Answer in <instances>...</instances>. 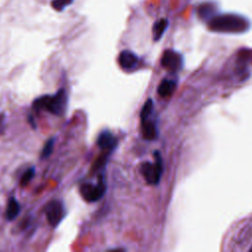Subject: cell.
<instances>
[{
    "label": "cell",
    "instance_id": "cell-2",
    "mask_svg": "<svg viewBox=\"0 0 252 252\" xmlns=\"http://www.w3.org/2000/svg\"><path fill=\"white\" fill-rule=\"evenodd\" d=\"M106 184H105V176L103 172H99L97 174L96 183L85 182L80 186V193L82 197L90 203H94L101 199V197L105 194Z\"/></svg>",
    "mask_w": 252,
    "mask_h": 252
},
{
    "label": "cell",
    "instance_id": "cell-16",
    "mask_svg": "<svg viewBox=\"0 0 252 252\" xmlns=\"http://www.w3.org/2000/svg\"><path fill=\"white\" fill-rule=\"evenodd\" d=\"M28 121H29V123L31 124V126H32L33 129H34V128H36V124H35V122L33 121V117H32V115H29Z\"/></svg>",
    "mask_w": 252,
    "mask_h": 252
},
{
    "label": "cell",
    "instance_id": "cell-6",
    "mask_svg": "<svg viewBox=\"0 0 252 252\" xmlns=\"http://www.w3.org/2000/svg\"><path fill=\"white\" fill-rule=\"evenodd\" d=\"M118 64L124 71H133L138 68L139 58L130 50H122L118 55Z\"/></svg>",
    "mask_w": 252,
    "mask_h": 252
},
{
    "label": "cell",
    "instance_id": "cell-9",
    "mask_svg": "<svg viewBox=\"0 0 252 252\" xmlns=\"http://www.w3.org/2000/svg\"><path fill=\"white\" fill-rule=\"evenodd\" d=\"M21 206L20 203L17 201V199L14 196H11L9 198V201L7 203L6 207V219L8 220H14L20 214Z\"/></svg>",
    "mask_w": 252,
    "mask_h": 252
},
{
    "label": "cell",
    "instance_id": "cell-8",
    "mask_svg": "<svg viewBox=\"0 0 252 252\" xmlns=\"http://www.w3.org/2000/svg\"><path fill=\"white\" fill-rule=\"evenodd\" d=\"M161 65L171 71H176L181 67V56L179 53L172 51V50H166L161 58Z\"/></svg>",
    "mask_w": 252,
    "mask_h": 252
},
{
    "label": "cell",
    "instance_id": "cell-12",
    "mask_svg": "<svg viewBox=\"0 0 252 252\" xmlns=\"http://www.w3.org/2000/svg\"><path fill=\"white\" fill-rule=\"evenodd\" d=\"M175 87V83L171 80H163L158 88V93L160 96H168L172 92H173V89Z\"/></svg>",
    "mask_w": 252,
    "mask_h": 252
},
{
    "label": "cell",
    "instance_id": "cell-15",
    "mask_svg": "<svg viewBox=\"0 0 252 252\" xmlns=\"http://www.w3.org/2000/svg\"><path fill=\"white\" fill-rule=\"evenodd\" d=\"M74 0H52L51 6L56 11H63L65 8L70 6Z\"/></svg>",
    "mask_w": 252,
    "mask_h": 252
},
{
    "label": "cell",
    "instance_id": "cell-10",
    "mask_svg": "<svg viewBox=\"0 0 252 252\" xmlns=\"http://www.w3.org/2000/svg\"><path fill=\"white\" fill-rule=\"evenodd\" d=\"M150 117L146 118V119H142V132H143V136L145 139L147 140H154L157 138L158 135V131H157V127L155 125V123L151 120H149Z\"/></svg>",
    "mask_w": 252,
    "mask_h": 252
},
{
    "label": "cell",
    "instance_id": "cell-11",
    "mask_svg": "<svg viewBox=\"0 0 252 252\" xmlns=\"http://www.w3.org/2000/svg\"><path fill=\"white\" fill-rule=\"evenodd\" d=\"M168 26V21L166 19H160L155 23L153 27V36L155 40H158L164 33Z\"/></svg>",
    "mask_w": 252,
    "mask_h": 252
},
{
    "label": "cell",
    "instance_id": "cell-4",
    "mask_svg": "<svg viewBox=\"0 0 252 252\" xmlns=\"http://www.w3.org/2000/svg\"><path fill=\"white\" fill-rule=\"evenodd\" d=\"M156 156L157 158L154 163L144 162L140 167V171L142 175L144 176V178L149 184H158L162 172L161 158L158 153H156Z\"/></svg>",
    "mask_w": 252,
    "mask_h": 252
},
{
    "label": "cell",
    "instance_id": "cell-7",
    "mask_svg": "<svg viewBox=\"0 0 252 252\" xmlns=\"http://www.w3.org/2000/svg\"><path fill=\"white\" fill-rule=\"evenodd\" d=\"M96 144L103 152L112 153L117 146V138L110 131L104 130L98 135Z\"/></svg>",
    "mask_w": 252,
    "mask_h": 252
},
{
    "label": "cell",
    "instance_id": "cell-5",
    "mask_svg": "<svg viewBox=\"0 0 252 252\" xmlns=\"http://www.w3.org/2000/svg\"><path fill=\"white\" fill-rule=\"evenodd\" d=\"M44 213L49 225L52 227H56L66 216L65 207L59 200L50 201L45 206Z\"/></svg>",
    "mask_w": 252,
    "mask_h": 252
},
{
    "label": "cell",
    "instance_id": "cell-1",
    "mask_svg": "<svg viewBox=\"0 0 252 252\" xmlns=\"http://www.w3.org/2000/svg\"><path fill=\"white\" fill-rule=\"evenodd\" d=\"M67 100V94L64 89H61L53 95H41L35 98L32 102V109L35 111L44 109L51 114L61 116L66 110Z\"/></svg>",
    "mask_w": 252,
    "mask_h": 252
},
{
    "label": "cell",
    "instance_id": "cell-3",
    "mask_svg": "<svg viewBox=\"0 0 252 252\" xmlns=\"http://www.w3.org/2000/svg\"><path fill=\"white\" fill-rule=\"evenodd\" d=\"M245 27L244 19L236 15L219 16L212 21V29L222 32H241Z\"/></svg>",
    "mask_w": 252,
    "mask_h": 252
},
{
    "label": "cell",
    "instance_id": "cell-13",
    "mask_svg": "<svg viewBox=\"0 0 252 252\" xmlns=\"http://www.w3.org/2000/svg\"><path fill=\"white\" fill-rule=\"evenodd\" d=\"M54 143H55L54 138H50L46 141V143L44 144V146L41 150V153H40V158L41 159L47 158L52 154V151H53V148H54Z\"/></svg>",
    "mask_w": 252,
    "mask_h": 252
},
{
    "label": "cell",
    "instance_id": "cell-14",
    "mask_svg": "<svg viewBox=\"0 0 252 252\" xmlns=\"http://www.w3.org/2000/svg\"><path fill=\"white\" fill-rule=\"evenodd\" d=\"M34 174H35V170L33 167H29L28 169H26V171L23 173L21 180H20L21 186H23V187L27 186L31 182V180L33 178Z\"/></svg>",
    "mask_w": 252,
    "mask_h": 252
}]
</instances>
